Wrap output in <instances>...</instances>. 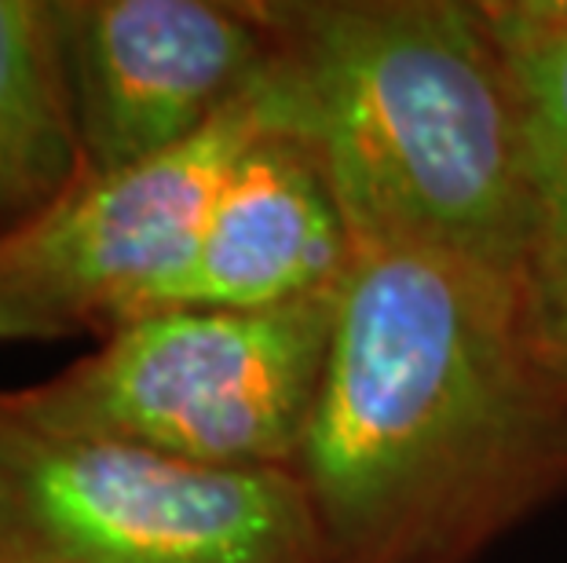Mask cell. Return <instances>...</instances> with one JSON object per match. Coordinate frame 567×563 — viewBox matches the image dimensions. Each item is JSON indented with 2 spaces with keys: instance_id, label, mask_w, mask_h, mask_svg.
I'll return each mask as SVG.
<instances>
[{
  "instance_id": "7a4b0ae2",
  "label": "cell",
  "mask_w": 567,
  "mask_h": 563,
  "mask_svg": "<svg viewBox=\"0 0 567 563\" xmlns=\"http://www.w3.org/2000/svg\"><path fill=\"white\" fill-rule=\"evenodd\" d=\"M279 125L330 179L355 246L524 282V117L487 0L271 4Z\"/></svg>"
},
{
  "instance_id": "52a82bcc",
  "label": "cell",
  "mask_w": 567,
  "mask_h": 563,
  "mask_svg": "<svg viewBox=\"0 0 567 563\" xmlns=\"http://www.w3.org/2000/svg\"><path fill=\"white\" fill-rule=\"evenodd\" d=\"M352 260L355 238L330 179L275 114L216 190L195 253L154 311H268L337 296Z\"/></svg>"
},
{
  "instance_id": "8992f818",
  "label": "cell",
  "mask_w": 567,
  "mask_h": 563,
  "mask_svg": "<svg viewBox=\"0 0 567 563\" xmlns=\"http://www.w3.org/2000/svg\"><path fill=\"white\" fill-rule=\"evenodd\" d=\"M84 173L184 147L279 59L271 4L55 0Z\"/></svg>"
},
{
  "instance_id": "5b68a950",
  "label": "cell",
  "mask_w": 567,
  "mask_h": 563,
  "mask_svg": "<svg viewBox=\"0 0 567 563\" xmlns=\"http://www.w3.org/2000/svg\"><path fill=\"white\" fill-rule=\"evenodd\" d=\"M268 74L184 147L81 173L33 217L0 227V344L106 337L151 315L195 253L227 173L271 125Z\"/></svg>"
},
{
  "instance_id": "ba28073f",
  "label": "cell",
  "mask_w": 567,
  "mask_h": 563,
  "mask_svg": "<svg viewBox=\"0 0 567 563\" xmlns=\"http://www.w3.org/2000/svg\"><path fill=\"white\" fill-rule=\"evenodd\" d=\"M524 117V285L542 344L567 374V0H487Z\"/></svg>"
},
{
  "instance_id": "277c9868",
  "label": "cell",
  "mask_w": 567,
  "mask_h": 563,
  "mask_svg": "<svg viewBox=\"0 0 567 563\" xmlns=\"http://www.w3.org/2000/svg\"><path fill=\"white\" fill-rule=\"evenodd\" d=\"M0 563H326L293 469H209L0 410Z\"/></svg>"
},
{
  "instance_id": "3957f363",
  "label": "cell",
  "mask_w": 567,
  "mask_h": 563,
  "mask_svg": "<svg viewBox=\"0 0 567 563\" xmlns=\"http://www.w3.org/2000/svg\"><path fill=\"white\" fill-rule=\"evenodd\" d=\"M333 319L337 296L268 311H154L55 377L0 388V410L209 469H293Z\"/></svg>"
},
{
  "instance_id": "6da1fadb",
  "label": "cell",
  "mask_w": 567,
  "mask_h": 563,
  "mask_svg": "<svg viewBox=\"0 0 567 563\" xmlns=\"http://www.w3.org/2000/svg\"><path fill=\"white\" fill-rule=\"evenodd\" d=\"M326 563H465L567 487V374L527 285L355 246L305 442Z\"/></svg>"
},
{
  "instance_id": "9c48e42d",
  "label": "cell",
  "mask_w": 567,
  "mask_h": 563,
  "mask_svg": "<svg viewBox=\"0 0 567 563\" xmlns=\"http://www.w3.org/2000/svg\"><path fill=\"white\" fill-rule=\"evenodd\" d=\"M81 173L59 4L0 0V227L33 217Z\"/></svg>"
}]
</instances>
